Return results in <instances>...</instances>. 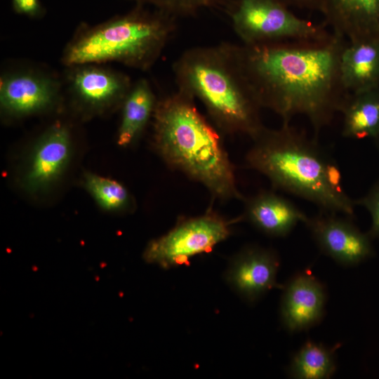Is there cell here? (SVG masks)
Listing matches in <instances>:
<instances>
[{"label":"cell","mask_w":379,"mask_h":379,"mask_svg":"<svg viewBox=\"0 0 379 379\" xmlns=\"http://www.w3.org/2000/svg\"><path fill=\"white\" fill-rule=\"evenodd\" d=\"M137 5L150 6L175 18L194 15L205 8L222 6L227 0H132Z\"/></svg>","instance_id":"44dd1931"},{"label":"cell","mask_w":379,"mask_h":379,"mask_svg":"<svg viewBox=\"0 0 379 379\" xmlns=\"http://www.w3.org/2000/svg\"><path fill=\"white\" fill-rule=\"evenodd\" d=\"M304 223L320 251L342 265L354 266L375 255L373 239L350 219L321 211Z\"/></svg>","instance_id":"9c48e42d"},{"label":"cell","mask_w":379,"mask_h":379,"mask_svg":"<svg viewBox=\"0 0 379 379\" xmlns=\"http://www.w3.org/2000/svg\"><path fill=\"white\" fill-rule=\"evenodd\" d=\"M341 113L343 137L375 140L379 136V87L350 93Z\"/></svg>","instance_id":"ac0fdd59"},{"label":"cell","mask_w":379,"mask_h":379,"mask_svg":"<svg viewBox=\"0 0 379 379\" xmlns=\"http://www.w3.org/2000/svg\"><path fill=\"white\" fill-rule=\"evenodd\" d=\"M333 33L354 42L379 36V0H322Z\"/></svg>","instance_id":"9a60e30c"},{"label":"cell","mask_w":379,"mask_h":379,"mask_svg":"<svg viewBox=\"0 0 379 379\" xmlns=\"http://www.w3.org/2000/svg\"><path fill=\"white\" fill-rule=\"evenodd\" d=\"M347 44L333 32L315 39L236 44V52L262 108L273 111L282 123L305 116L317 136L350 95L340 74Z\"/></svg>","instance_id":"6da1fadb"},{"label":"cell","mask_w":379,"mask_h":379,"mask_svg":"<svg viewBox=\"0 0 379 379\" xmlns=\"http://www.w3.org/2000/svg\"><path fill=\"white\" fill-rule=\"evenodd\" d=\"M242 220L241 215L228 220L211 208L200 215L182 217L165 234L149 242L144 259L164 268L183 265L227 239L232 225Z\"/></svg>","instance_id":"8992f818"},{"label":"cell","mask_w":379,"mask_h":379,"mask_svg":"<svg viewBox=\"0 0 379 379\" xmlns=\"http://www.w3.org/2000/svg\"><path fill=\"white\" fill-rule=\"evenodd\" d=\"M234 32L243 44L319 38L324 26L300 18L279 0H237L230 12Z\"/></svg>","instance_id":"52a82bcc"},{"label":"cell","mask_w":379,"mask_h":379,"mask_svg":"<svg viewBox=\"0 0 379 379\" xmlns=\"http://www.w3.org/2000/svg\"><path fill=\"white\" fill-rule=\"evenodd\" d=\"M261 232L273 237L287 236L307 216L293 203L272 191H261L244 199L241 215Z\"/></svg>","instance_id":"5bb4252c"},{"label":"cell","mask_w":379,"mask_h":379,"mask_svg":"<svg viewBox=\"0 0 379 379\" xmlns=\"http://www.w3.org/2000/svg\"><path fill=\"white\" fill-rule=\"evenodd\" d=\"M157 100L145 79L133 84L121 106V123L117 144L123 147L132 145L141 135L152 118Z\"/></svg>","instance_id":"e0dca14e"},{"label":"cell","mask_w":379,"mask_h":379,"mask_svg":"<svg viewBox=\"0 0 379 379\" xmlns=\"http://www.w3.org/2000/svg\"><path fill=\"white\" fill-rule=\"evenodd\" d=\"M178 89L198 99L222 133L253 138L264 127L262 107L239 62L236 44L185 51L173 65Z\"/></svg>","instance_id":"277c9868"},{"label":"cell","mask_w":379,"mask_h":379,"mask_svg":"<svg viewBox=\"0 0 379 379\" xmlns=\"http://www.w3.org/2000/svg\"><path fill=\"white\" fill-rule=\"evenodd\" d=\"M67 84L74 100L90 112L122 105L133 84L124 73L99 64L69 67Z\"/></svg>","instance_id":"30bf717a"},{"label":"cell","mask_w":379,"mask_h":379,"mask_svg":"<svg viewBox=\"0 0 379 379\" xmlns=\"http://www.w3.org/2000/svg\"><path fill=\"white\" fill-rule=\"evenodd\" d=\"M176 25L175 18L137 5L126 14L81 29L62 60L67 67L117 62L145 71L159 59Z\"/></svg>","instance_id":"5b68a950"},{"label":"cell","mask_w":379,"mask_h":379,"mask_svg":"<svg viewBox=\"0 0 379 379\" xmlns=\"http://www.w3.org/2000/svg\"><path fill=\"white\" fill-rule=\"evenodd\" d=\"M374 140H375L376 147H377L378 150L379 151V136L378 138H376Z\"/></svg>","instance_id":"d4e9b609"},{"label":"cell","mask_w":379,"mask_h":379,"mask_svg":"<svg viewBox=\"0 0 379 379\" xmlns=\"http://www.w3.org/2000/svg\"><path fill=\"white\" fill-rule=\"evenodd\" d=\"M326 299L324 286L310 270L298 273L282 295L281 317L286 328L293 333L317 324L324 314Z\"/></svg>","instance_id":"4fadbf2b"},{"label":"cell","mask_w":379,"mask_h":379,"mask_svg":"<svg viewBox=\"0 0 379 379\" xmlns=\"http://www.w3.org/2000/svg\"><path fill=\"white\" fill-rule=\"evenodd\" d=\"M11 4L13 11L19 15L37 18L44 14L40 0H11Z\"/></svg>","instance_id":"603a6c76"},{"label":"cell","mask_w":379,"mask_h":379,"mask_svg":"<svg viewBox=\"0 0 379 379\" xmlns=\"http://www.w3.org/2000/svg\"><path fill=\"white\" fill-rule=\"evenodd\" d=\"M84 185L98 204L105 210L121 211L131 204L128 190L115 180L86 173Z\"/></svg>","instance_id":"ffe728a7"},{"label":"cell","mask_w":379,"mask_h":379,"mask_svg":"<svg viewBox=\"0 0 379 379\" xmlns=\"http://www.w3.org/2000/svg\"><path fill=\"white\" fill-rule=\"evenodd\" d=\"M335 369L333 350L308 340L293 357L288 373L297 379H327Z\"/></svg>","instance_id":"d6986e66"},{"label":"cell","mask_w":379,"mask_h":379,"mask_svg":"<svg viewBox=\"0 0 379 379\" xmlns=\"http://www.w3.org/2000/svg\"><path fill=\"white\" fill-rule=\"evenodd\" d=\"M354 201L355 205L361 206L369 212L371 226L368 234L373 239H379V179L364 197Z\"/></svg>","instance_id":"7402d4cb"},{"label":"cell","mask_w":379,"mask_h":379,"mask_svg":"<svg viewBox=\"0 0 379 379\" xmlns=\"http://www.w3.org/2000/svg\"><path fill=\"white\" fill-rule=\"evenodd\" d=\"M280 262L277 253L270 248L248 246L231 260L225 274L232 289L248 302H254L277 287Z\"/></svg>","instance_id":"7c38bea8"},{"label":"cell","mask_w":379,"mask_h":379,"mask_svg":"<svg viewBox=\"0 0 379 379\" xmlns=\"http://www.w3.org/2000/svg\"><path fill=\"white\" fill-rule=\"evenodd\" d=\"M61 85L52 75L22 69L4 74L0 79V106L13 117H25L46 112L60 98Z\"/></svg>","instance_id":"ba28073f"},{"label":"cell","mask_w":379,"mask_h":379,"mask_svg":"<svg viewBox=\"0 0 379 379\" xmlns=\"http://www.w3.org/2000/svg\"><path fill=\"white\" fill-rule=\"evenodd\" d=\"M194 100L179 89L157 100L152 117L154 147L169 168L203 185L214 198L244 199L223 142Z\"/></svg>","instance_id":"3957f363"},{"label":"cell","mask_w":379,"mask_h":379,"mask_svg":"<svg viewBox=\"0 0 379 379\" xmlns=\"http://www.w3.org/2000/svg\"><path fill=\"white\" fill-rule=\"evenodd\" d=\"M340 74L351 94L379 87V36L347 42L341 55Z\"/></svg>","instance_id":"2e32d148"},{"label":"cell","mask_w":379,"mask_h":379,"mask_svg":"<svg viewBox=\"0 0 379 379\" xmlns=\"http://www.w3.org/2000/svg\"><path fill=\"white\" fill-rule=\"evenodd\" d=\"M279 1H280V0ZM285 1H288L293 3H297V4H304V3H307L310 0H285Z\"/></svg>","instance_id":"cb8c5ba5"},{"label":"cell","mask_w":379,"mask_h":379,"mask_svg":"<svg viewBox=\"0 0 379 379\" xmlns=\"http://www.w3.org/2000/svg\"><path fill=\"white\" fill-rule=\"evenodd\" d=\"M72 152L68 128L56 123L48 127L36 141L22 178L30 193L41 192L54 184L67 168Z\"/></svg>","instance_id":"8fae6325"},{"label":"cell","mask_w":379,"mask_h":379,"mask_svg":"<svg viewBox=\"0 0 379 379\" xmlns=\"http://www.w3.org/2000/svg\"><path fill=\"white\" fill-rule=\"evenodd\" d=\"M252 140L246 165L266 176L274 188L310 201L321 211L353 217L356 205L343 187L339 166L317 139L282 123L276 129L265 126Z\"/></svg>","instance_id":"7a4b0ae2"}]
</instances>
